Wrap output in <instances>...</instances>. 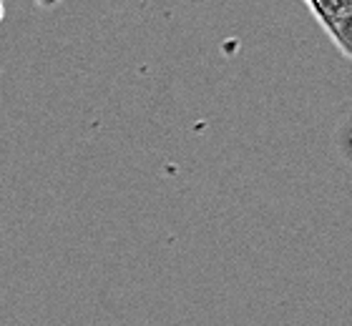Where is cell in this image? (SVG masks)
Returning a JSON list of instances; mask_svg holds the SVG:
<instances>
[{"instance_id":"6da1fadb","label":"cell","mask_w":352,"mask_h":326,"mask_svg":"<svg viewBox=\"0 0 352 326\" xmlns=\"http://www.w3.org/2000/svg\"><path fill=\"white\" fill-rule=\"evenodd\" d=\"M36 3H38V5H41V8H45V10H51V8L58 5L60 0H36Z\"/></svg>"},{"instance_id":"7a4b0ae2","label":"cell","mask_w":352,"mask_h":326,"mask_svg":"<svg viewBox=\"0 0 352 326\" xmlns=\"http://www.w3.org/2000/svg\"><path fill=\"white\" fill-rule=\"evenodd\" d=\"M0 18H3V5H0Z\"/></svg>"}]
</instances>
